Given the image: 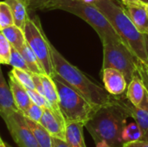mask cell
Instances as JSON below:
<instances>
[{"mask_svg": "<svg viewBox=\"0 0 148 147\" xmlns=\"http://www.w3.org/2000/svg\"><path fill=\"white\" fill-rule=\"evenodd\" d=\"M140 1H141V2H142L143 3H145V4H147L148 2V0H140Z\"/></svg>", "mask_w": 148, "mask_h": 147, "instance_id": "obj_38", "label": "cell"}, {"mask_svg": "<svg viewBox=\"0 0 148 147\" xmlns=\"http://www.w3.org/2000/svg\"><path fill=\"white\" fill-rule=\"evenodd\" d=\"M10 65H11L12 68H19V69H23V70L30 72L22 54L13 47L11 48V52H10Z\"/></svg>", "mask_w": 148, "mask_h": 147, "instance_id": "obj_26", "label": "cell"}, {"mask_svg": "<svg viewBox=\"0 0 148 147\" xmlns=\"http://www.w3.org/2000/svg\"><path fill=\"white\" fill-rule=\"evenodd\" d=\"M147 66H148V64H147Z\"/></svg>", "mask_w": 148, "mask_h": 147, "instance_id": "obj_42", "label": "cell"}, {"mask_svg": "<svg viewBox=\"0 0 148 147\" xmlns=\"http://www.w3.org/2000/svg\"><path fill=\"white\" fill-rule=\"evenodd\" d=\"M144 139V140H147V141H148V133L143 137V139Z\"/></svg>", "mask_w": 148, "mask_h": 147, "instance_id": "obj_37", "label": "cell"}, {"mask_svg": "<svg viewBox=\"0 0 148 147\" xmlns=\"http://www.w3.org/2000/svg\"><path fill=\"white\" fill-rule=\"evenodd\" d=\"M94 5L106 16L136 58L148 64V36L137 29L126 8L114 0H97Z\"/></svg>", "mask_w": 148, "mask_h": 147, "instance_id": "obj_2", "label": "cell"}, {"mask_svg": "<svg viewBox=\"0 0 148 147\" xmlns=\"http://www.w3.org/2000/svg\"><path fill=\"white\" fill-rule=\"evenodd\" d=\"M18 111L10 88L0 68V115Z\"/></svg>", "mask_w": 148, "mask_h": 147, "instance_id": "obj_15", "label": "cell"}, {"mask_svg": "<svg viewBox=\"0 0 148 147\" xmlns=\"http://www.w3.org/2000/svg\"><path fill=\"white\" fill-rule=\"evenodd\" d=\"M0 147H10V146H9L8 145H6V144L2 140V141L0 142Z\"/></svg>", "mask_w": 148, "mask_h": 147, "instance_id": "obj_36", "label": "cell"}, {"mask_svg": "<svg viewBox=\"0 0 148 147\" xmlns=\"http://www.w3.org/2000/svg\"><path fill=\"white\" fill-rule=\"evenodd\" d=\"M25 120L40 147H52V136L39 122H36L27 117H25Z\"/></svg>", "mask_w": 148, "mask_h": 147, "instance_id": "obj_19", "label": "cell"}, {"mask_svg": "<svg viewBox=\"0 0 148 147\" xmlns=\"http://www.w3.org/2000/svg\"><path fill=\"white\" fill-rule=\"evenodd\" d=\"M96 147H109V146L105 141H100L96 143Z\"/></svg>", "mask_w": 148, "mask_h": 147, "instance_id": "obj_34", "label": "cell"}, {"mask_svg": "<svg viewBox=\"0 0 148 147\" xmlns=\"http://www.w3.org/2000/svg\"><path fill=\"white\" fill-rule=\"evenodd\" d=\"M43 111H44V107H40L32 102V104L30 105V107L28 108V110L23 115L36 122H40L41 118L43 114Z\"/></svg>", "mask_w": 148, "mask_h": 147, "instance_id": "obj_27", "label": "cell"}, {"mask_svg": "<svg viewBox=\"0 0 148 147\" xmlns=\"http://www.w3.org/2000/svg\"><path fill=\"white\" fill-rule=\"evenodd\" d=\"M5 125L19 147H40L29 126L26 123L25 116L19 111H13L10 113L0 115Z\"/></svg>", "mask_w": 148, "mask_h": 147, "instance_id": "obj_8", "label": "cell"}, {"mask_svg": "<svg viewBox=\"0 0 148 147\" xmlns=\"http://www.w3.org/2000/svg\"><path fill=\"white\" fill-rule=\"evenodd\" d=\"M2 32L10 43V45L17 50H20L26 43L24 31L15 24L5 27L2 29Z\"/></svg>", "mask_w": 148, "mask_h": 147, "instance_id": "obj_20", "label": "cell"}, {"mask_svg": "<svg viewBox=\"0 0 148 147\" xmlns=\"http://www.w3.org/2000/svg\"><path fill=\"white\" fill-rule=\"evenodd\" d=\"M9 75H11L12 77H14L26 89L36 90L31 72H28V71L19 69V68H12Z\"/></svg>", "mask_w": 148, "mask_h": 147, "instance_id": "obj_23", "label": "cell"}, {"mask_svg": "<svg viewBox=\"0 0 148 147\" xmlns=\"http://www.w3.org/2000/svg\"><path fill=\"white\" fill-rule=\"evenodd\" d=\"M39 76L43 86L44 96L49 101L51 108L56 113H62L59 108V97H58L57 88L54 81V79L47 75L46 74L39 75Z\"/></svg>", "mask_w": 148, "mask_h": 147, "instance_id": "obj_17", "label": "cell"}, {"mask_svg": "<svg viewBox=\"0 0 148 147\" xmlns=\"http://www.w3.org/2000/svg\"><path fill=\"white\" fill-rule=\"evenodd\" d=\"M101 75L104 88L108 94L118 97L122 96L127 92L128 84L121 71L112 68H106L101 69Z\"/></svg>", "mask_w": 148, "mask_h": 147, "instance_id": "obj_9", "label": "cell"}, {"mask_svg": "<svg viewBox=\"0 0 148 147\" xmlns=\"http://www.w3.org/2000/svg\"><path fill=\"white\" fill-rule=\"evenodd\" d=\"M52 147H69V146L65 140L52 137Z\"/></svg>", "mask_w": 148, "mask_h": 147, "instance_id": "obj_32", "label": "cell"}, {"mask_svg": "<svg viewBox=\"0 0 148 147\" xmlns=\"http://www.w3.org/2000/svg\"><path fill=\"white\" fill-rule=\"evenodd\" d=\"M29 10H46L49 0H23Z\"/></svg>", "mask_w": 148, "mask_h": 147, "instance_id": "obj_29", "label": "cell"}, {"mask_svg": "<svg viewBox=\"0 0 148 147\" xmlns=\"http://www.w3.org/2000/svg\"><path fill=\"white\" fill-rule=\"evenodd\" d=\"M122 147H148V141L144 139L124 143Z\"/></svg>", "mask_w": 148, "mask_h": 147, "instance_id": "obj_31", "label": "cell"}, {"mask_svg": "<svg viewBox=\"0 0 148 147\" xmlns=\"http://www.w3.org/2000/svg\"><path fill=\"white\" fill-rule=\"evenodd\" d=\"M53 138L65 140L66 121L62 113L50 107H44L43 114L39 122Z\"/></svg>", "mask_w": 148, "mask_h": 147, "instance_id": "obj_10", "label": "cell"}, {"mask_svg": "<svg viewBox=\"0 0 148 147\" xmlns=\"http://www.w3.org/2000/svg\"><path fill=\"white\" fill-rule=\"evenodd\" d=\"M145 94L146 88L144 82L137 72L127 85L126 97L131 104L135 107H139L145 97Z\"/></svg>", "mask_w": 148, "mask_h": 147, "instance_id": "obj_14", "label": "cell"}, {"mask_svg": "<svg viewBox=\"0 0 148 147\" xmlns=\"http://www.w3.org/2000/svg\"><path fill=\"white\" fill-rule=\"evenodd\" d=\"M84 126V124L80 122L66 123L65 141L69 147H87L83 137Z\"/></svg>", "mask_w": 148, "mask_h": 147, "instance_id": "obj_16", "label": "cell"}, {"mask_svg": "<svg viewBox=\"0 0 148 147\" xmlns=\"http://www.w3.org/2000/svg\"><path fill=\"white\" fill-rule=\"evenodd\" d=\"M12 46L0 29V65H10V58Z\"/></svg>", "mask_w": 148, "mask_h": 147, "instance_id": "obj_24", "label": "cell"}, {"mask_svg": "<svg viewBox=\"0 0 148 147\" xmlns=\"http://www.w3.org/2000/svg\"><path fill=\"white\" fill-rule=\"evenodd\" d=\"M9 76H10L9 85L12 93L15 104L18 111L21 112L23 114H24L28 110V108L32 104V101L29 97L27 89L22 84H20L14 77H12L11 75Z\"/></svg>", "mask_w": 148, "mask_h": 147, "instance_id": "obj_11", "label": "cell"}, {"mask_svg": "<svg viewBox=\"0 0 148 147\" xmlns=\"http://www.w3.org/2000/svg\"><path fill=\"white\" fill-rule=\"evenodd\" d=\"M84 2H86V3H90V4H95V3L97 1V0H83Z\"/></svg>", "mask_w": 148, "mask_h": 147, "instance_id": "obj_35", "label": "cell"}, {"mask_svg": "<svg viewBox=\"0 0 148 147\" xmlns=\"http://www.w3.org/2000/svg\"><path fill=\"white\" fill-rule=\"evenodd\" d=\"M123 4L125 6H127V5H133V4H141L143 3L140 0H121Z\"/></svg>", "mask_w": 148, "mask_h": 147, "instance_id": "obj_33", "label": "cell"}, {"mask_svg": "<svg viewBox=\"0 0 148 147\" xmlns=\"http://www.w3.org/2000/svg\"><path fill=\"white\" fill-rule=\"evenodd\" d=\"M18 51L22 54V55L24 58L25 62H26V64H27V66H28V68L31 73L36 74V75L45 74L40 61L38 60L37 56L33 52V50L30 49V47L29 46L27 42L23 46V48Z\"/></svg>", "mask_w": 148, "mask_h": 147, "instance_id": "obj_21", "label": "cell"}, {"mask_svg": "<svg viewBox=\"0 0 148 147\" xmlns=\"http://www.w3.org/2000/svg\"><path fill=\"white\" fill-rule=\"evenodd\" d=\"M10 7L14 17V24L24 30L26 22L29 18L28 8L23 0H4Z\"/></svg>", "mask_w": 148, "mask_h": 147, "instance_id": "obj_18", "label": "cell"}, {"mask_svg": "<svg viewBox=\"0 0 148 147\" xmlns=\"http://www.w3.org/2000/svg\"><path fill=\"white\" fill-rule=\"evenodd\" d=\"M58 97L59 108L66 121L85 124L91 119L100 106L89 102L80 93L57 77H54Z\"/></svg>", "mask_w": 148, "mask_h": 147, "instance_id": "obj_5", "label": "cell"}, {"mask_svg": "<svg viewBox=\"0 0 148 147\" xmlns=\"http://www.w3.org/2000/svg\"><path fill=\"white\" fill-rule=\"evenodd\" d=\"M46 10H62L79 16L96 31L102 43L122 40L101 11L83 0H49Z\"/></svg>", "mask_w": 148, "mask_h": 147, "instance_id": "obj_4", "label": "cell"}, {"mask_svg": "<svg viewBox=\"0 0 148 147\" xmlns=\"http://www.w3.org/2000/svg\"><path fill=\"white\" fill-rule=\"evenodd\" d=\"M27 91H28V93L29 94V97H30L33 103H35V104H36V105H38L40 107H50L51 108V107H50L49 101H47V99L43 95L40 94L36 90L27 89Z\"/></svg>", "mask_w": 148, "mask_h": 147, "instance_id": "obj_28", "label": "cell"}, {"mask_svg": "<svg viewBox=\"0 0 148 147\" xmlns=\"http://www.w3.org/2000/svg\"><path fill=\"white\" fill-rule=\"evenodd\" d=\"M127 107L130 110L131 117L140 127L143 137L148 133V92L146 90L145 97L139 107H135L127 102Z\"/></svg>", "mask_w": 148, "mask_h": 147, "instance_id": "obj_13", "label": "cell"}, {"mask_svg": "<svg viewBox=\"0 0 148 147\" xmlns=\"http://www.w3.org/2000/svg\"><path fill=\"white\" fill-rule=\"evenodd\" d=\"M137 72L141 77L144 82L146 90L148 92V66L147 64L144 63L139 59L137 61Z\"/></svg>", "mask_w": 148, "mask_h": 147, "instance_id": "obj_30", "label": "cell"}, {"mask_svg": "<svg viewBox=\"0 0 148 147\" xmlns=\"http://www.w3.org/2000/svg\"><path fill=\"white\" fill-rule=\"evenodd\" d=\"M102 46V68H112L121 71L124 75L128 84L134 75L137 73L138 59L136 56L122 40L108 41L103 42Z\"/></svg>", "mask_w": 148, "mask_h": 147, "instance_id": "obj_6", "label": "cell"}, {"mask_svg": "<svg viewBox=\"0 0 148 147\" xmlns=\"http://www.w3.org/2000/svg\"><path fill=\"white\" fill-rule=\"evenodd\" d=\"M127 12L137 29L148 36V9L145 3L125 6Z\"/></svg>", "mask_w": 148, "mask_h": 147, "instance_id": "obj_12", "label": "cell"}, {"mask_svg": "<svg viewBox=\"0 0 148 147\" xmlns=\"http://www.w3.org/2000/svg\"><path fill=\"white\" fill-rule=\"evenodd\" d=\"M0 16H1V30L7 26L14 24L13 13L10 7L5 1L0 2Z\"/></svg>", "mask_w": 148, "mask_h": 147, "instance_id": "obj_25", "label": "cell"}, {"mask_svg": "<svg viewBox=\"0 0 148 147\" xmlns=\"http://www.w3.org/2000/svg\"><path fill=\"white\" fill-rule=\"evenodd\" d=\"M23 31L27 43L37 56L45 74L54 78L56 74L51 57V43L46 37L38 18L29 17Z\"/></svg>", "mask_w": 148, "mask_h": 147, "instance_id": "obj_7", "label": "cell"}, {"mask_svg": "<svg viewBox=\"0 0 148 147\" xmlns=\"http://www.w3.org/2000/svg\"><path fill=\"white\" fill-rule=\"evenodd\" d=\"M131 117L127 102L121 96L101 105L85 124L95 144L105 141L110 147H122L121 133Z\"/></svg>", "mask_w": 148, "mask_h": 147, "instance_id": "obj_1", "label": "cell"}, {"mask_svg": "<svg viewBox=\"0 0 148 147\" xmlns=\"http://www.w3.org/2000/svg\"><path fill=\"white\" fill-rule=\"evenodd\" d=\"M50 49L56 77L67 83L96 106L107 104L114 100V96L89 80L80 69L69 62L52 44H50Z\"/></svg>", "mask_w": 148, "mask_h": 147, "instance_id": "obj_3", "label": "cell"}, {"mask_svg": "<svg viewBox=\"0 0 148 147\" xmlns=\"http://www.w3.org/2000/svg\"><path fill=\"white\" fill-rule=\"evenodd\" d=\"M146 5H147V9H148V2H147V3Z\"/></svg>", "mask_w": 148, "mask_h": 147, "instance_id": "obj_40", "label": "cell"}, {"mask_svg": "<svg viewBox=\"0 0 148 147\" xmlns=\"http://www.w3.org/2000/svg\"><path fill=\"white\" fill-rule=\"evenodd\" d=\"M109 147H110V146H109Z\"/></svg>", "mask_w": 148, "mask_h": 147, "instance_id": "obj_43", "label": "cell"}, {"mask_svg": "<svg viewBox=\"0 0 148 147\" xmlns=\"http://www.w3.org/2000/svg\"><path fill=\"white\" fill-rule=\"evenodd\" d=\"M2 141V139H1V137H0V142Z\"/></svg>", "mask_w": 148, "mask_h": 147, "instance_id": "obj_41", "label": "cell"}, {"mask_svg": "<svg viewBox=\"0 0 148 147\" xmlns=\"http://www.w3.org/2000/svg\"><path fill=\"white\" fill-rule=\"evenodd\" d=\"M0 29H1V16H0Z\"/></svg>", "mask_w": 148, "mask_h": 147, "instance_id": "obj_39", "label": "cell"}, {"mask_svg": "<svg viewBox=\"0 0 148 147\" xmlns=\"http://www.w3.org/2000/svg\"><path fill=\"white\" fill-rule=\"evenodd\" d=\"M143 139V133L139 125L134 121L127 124L121 133V139L123 144L130 141L140 140Z\"/></svg>", "mask_w": 148, "mask_h": 147, "instance_id": "obj_22", "label": "cell"}]
</instances>
